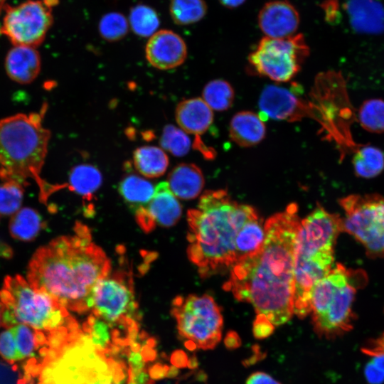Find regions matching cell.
<instances>
[{"label": "cell", "mask_w": 384, "mask_h": 384, "mask_svg": "<svg viewBox=\"0 0 384 384\" xmlns=\"http://www.w3.org/2000/svg\"><path fill=\"white\" fill-rule=\"evenodd\" d=\"M300 221L296 203L270 217L261 250L237 262L223 286L274 326L285 324L294 314V246Z\"/></svg>", "instance_id": "obj_1"}, {"label": "cell", "mask_w": 384, "mask_h": 384, "mask_svg": "<svg viewBox=\"0 0 384 384\" xmlns=\"http://www.w3.org/2000/svg\"><path fill=\"white\" fill-rule=\"evenodd\" d=\"M112 270L111 262L80 222L72 234L55 238L31 257L27 280L55 298L68 311H90L93 291Z\"/></svg>", "instance_id": "obj_2"}, {"label": "cell", "mask_w": 384, "mask_h": 384, "mask_svg": "<svg viewBox=\"0 0 384 384\" xmlns=\"http://www.w3.org/2000/svg\"><path fill=\"white\" fill-rule=\"evenodd\" d=\"M256 214L254 208L233 201L225 190H210L201 196L197 207L187 214V254L201 277L234 266L236 235Z\"/></svg>", "instance_id": "obj_3"}, {"label": "cell", "mask_w": 384, "mask_h": 384, "mask_svg": "<svg viewBox=\"0 0 384 384\" xmlns=\"http://www.w3.org/2000/svg\"><path fill=\"white\" fill-rule=\"evenodd\" d=\"M47 107L43 105L38 112L19 113L0 120V179L24 187L28 179L35 181L40 201L45 204L52 194L67 187V183H50L41 176L51 135L43 125Z\"/></svg>", "instance_id": "obj_4"}, {"label": "cell", "mask_w": 384, "mask_h": 384, "mask_svg": "<svg viewBox=\"0 0 384 384\" xmlns=\"http://www.w3.org/2000/svg\"><path fill=\"white\" fill-rule=\"evenodd\" d=\"M343 231L342 218L319 205L301 220L294 246L293 312L303 319L311 313L314 285L333 268L334 246Z\"/></svg>", "instance_id": "obj_5"}, {"label": "cell", "mask_w": 384, "mask_h": 384, "mask_svg": "<svg viewBox=\"0 0 384 384\" xmlns=\"http://www.w3.org/2000/svg\"><path fill=\"white\" fill-rule=\"evenodd\" d=\"M366 282L363 271L348 270L337 264L314 285L310 295L311 313L314 331L318 336L335 339L353 329L356 289Z\"/></svg>", "instance_id": "obj_6"}, {"label": "cell", "mask_w": 384, "mask_h": 384, "mask_svg": "<svg viewBox=\"0 0 384 384\" xmlns=\"http://www.w3.org/2000/svg\"><path fill=\"white\" fill-rule=\"evenodd\" d=\"M0 301L5 306L1 326L8 329L23 324L48 332L75 320L55 298L18 274L5 278Z\"/></svg>", "instance_id": "obj_7"}, {"label": "cell", "mask_w": 384, "mask_h": 384, "mask_svg": "<svg viewBox=\"0 0 384 384\" xmlns=\"http://www.w3.org/2000/svg\"><path fill=\"white\" fill-rule=\"evenodd\" d=\"M171 314L178 332L189 349H213L220 342L223 315L211 296H178L172 302Z\"/></svg>", "instance_id": "obj_8"}, {"label": "cell", "mask_w": 384, "mask_h": 384, "mask_svg": "<svg viewBox=\"0 0 384 384\" xmlns=\"http://www.w3.org/2000/svg\"><path fill=\"white\" fill-rule=\"evenodd\" d=\"M90 311L111 329H138V304L131 272L124 269L111 270L102 279L93 291Z\"/></svg>", "instance_id": "obj_9"}, {"label": "cell", "mask_w": 384, "mask_h": 384, "mask_svg": "<svg viewBox=\"0 0 384 384\" xmlns=\"http://www.w3.org/2000/svg\"><path fill=\"white\" fill-rule=\"evenodd\" d=\"M309 53L302 33L284 38L265 36L249 54L248 63L255 74L285 82L298 74Z\"/></svg>", "instance_id": "obj_10"}, {"label": "cell", "mask_w": 384, "mask_h": 384, "mask_svg": "<svg viewBox=\"0 0 384 384\" xmlns=\"http://www.w3.org/2000/svg\"><path fill=\"white\" fill-rule=\"evenodd\" d=\"M344 211L343 231L365 247L371 258L384 257V198L378 194H352L339 200Z\"/></svg>", "instance_id": "obj_11"}, {"label": "cell", "mask_w": 384, "mask_h": 384, "mask_svg": "<svg viewBox=\"0 0 384 384\" xmlns=\"http://www.w3.org/2000/svg\"><path fill=\"white\" fill-rule=\"evenodd\" d=\"M57 4L58 0H28L15 6L7 5L0 33L14 46H40L53 24L52 10Z\"/></svg>", "instance_id": "obj_12"}, {"label": "cell", "mask_w": 384, "mask_h": 384, "mask_svg": "<svg viewBox=\"0 0 384 384\" xmlns=\"http://www.w3.org/2000/svg\"><path fill=\"white\" fill-rule=\"evenodd\" d=\"M181 205L171 191L167 182L155 187L149 202L135 211V218L141 229L149 233L156 227H171L181 218Z\"/></svg>", "instance_id": "obj_13"}, {"label": "cell", "mask_w": 384, "mask_h": 384, "mask_svg": "<svg viewBox=\"0 0 384 384\" xmlns=\"http://www.w3.org/2000/svg\"><path fill=\"white\" fill-rule=\"evenodd\" d=\"M257 23L266 37L284 38L296 34L300 24V16L289 1L272 0L260 9Z\"/></svg>", "instance_id": "obj_14"}, {"label": "cell", "mask_w": 384, "mask_h": 384, "mask_svg": "<svg viewBox=\"0 0 384 384\" xmlns=\"http://www.w3.org/2000/svg\"><path fill=\"white\" fill-rule=\"evenodd\" d=\"M147 61L154 68L169 70L181 65L187 57V47L183 39L171 30L157 31L146 45Z\"/></svg>", "instance_id": "obj_15"}, {"label": "cell", "mask_w": 384, "mask_h": 384, "mask_svg": "<svg viewBox=\"0 0 384 384\" xmlns=\"http://www.w3.org/2000/svg\"><path fill=\"white\" fill-rule=\"evenodd\" d=\"M41 57L36 48L14 46L7 53L5 69L14 82L26 85L32 82L41 70Z\"/></svg>", "instance_id": "obj_16"}, {"label": "cell", "mask_w": 384, "mask_h": 384, "mask_svg": "<svg viewBox=\"0 0 384 384\" xmlns=\"http://www.w3.org/2000/svg\"><path fill=\"white\" fill-rule=\"evenodd\" d=\"M176 120L186 133L194 134L201 139L213 122V110L202 98L187 99L178 103L176 109Z\"/></svg>", "instance_id": "obj_17"}, {"label": "cell", "mask_w": 384, "mask_h": 384, "mask_svg": "<svg viewBox=\"0 0 384 384\" xmlns=\"http://www.w3.org/2000/svg\"><path fill=\"white\" fill-rule=\"evenodd\" d=\"M266 134L262 119L252 111L234 114L229 124V137L241 147H251L260 143Z\"/></svg>", "instance_id": "obj_18"}, {"label": "cell", "mask_w": 384, "mask_h": 384, "mask_svg": "<svg viewBox=\"0 0 384 384\" xmlns=\"http://www.w3.org/2000/svg\"><path fill=\"white\" fill-rule=\"evenodd\" d=\"M344 9L355 30L375 33L384 28L383 9L373 0H348Z\"/></svg>", "instance_id": "obj_19"}, {"label": "cell", "mask_w": 384, "mask_h": 384, "mask_svg": "<svg viewBox=\"0 0 384 384\" xmlns=\"http://www.w3.org/2000/svg\"><path fill=\"white\" fill-rule=\"evenodd\" d=\"M204 182V176L198 166L193 164L183 163L171 170L167 183L176 198L190 200L201 193Z\"/></svg>", "instance_id": "obj_20"}, {"label": "cell", "mask_w": 384, "mask_h": 384, "mask_svg": "<svg viewBox=\"0 0 384 384\" xmlns=\"http://www.w3.org/2000/svg\"><path fill=\"white\" fill-rule=\"evenodd\" d=\"M265 236V226L258 215L249 218L240 228L235 238V264L256 255L263 245Z\"/></svg>", "instance_id": "obj_21"}, {"label": "cell", "mask_w": 384, "mask_h": 384, "mask_svg": "<svg viewBox=\"0 0 384 384\" xmlns=\"http://www.w3.org/2000/svg\"><path fill=\"white\" fill-rule=\"evenodd\" d=\"M136 169L147 178L162 176L169 166V159L162 149L154 146L137 148L133 154Z\"/></svg>", "instance_id": "obj_22"}, {"label": "cell", "mask_w": 384, "mask_h": 384, "mask_svg": "<svg viewBox=\"0 0 384 384\" xmlns=\"http://www.w3.org/2000/svg\"><path fill=\"white\" fill-rule=\"evenodd\" d=\"M119 192L135 212L149 202L154 196L155 188L148 180L135 174H129L120 181Z\"/></svg>", "instance_id": "obj_23"}, {"label": "cell", "mask_w": 384, "mask_h": 384, "mask_svg": "<svg viewBox=\"0 0 384 384\" xmlns=\"http://www.w3.org/2000/svg\"><path fill=\"white\" fill-rule=\"evenodd\" d=\"M102 181V174L95 166L87 164H79L71 169L67 187L90 200L101 186Z\"/></svg>", "instance_id": "obj_24"}, {"label": "cell", "mask_w": 384, "mask_h": 384, "mask_svg": "<svg viewBox=\"0 0 384 384\" xmlns=\"http://www.w3.org/2000/svg\"><path fill=\"white\" fill-rule=\"evenodd\" d=\"M43 223L38 213L31 208L19 209L11 217L9 232L11 236L21 241L34 240L43 228Z\"/></svg>", "instance_id": "obj_25"}, {"label": "cell", "mask_w": 384, "mask_h": 384, "mask_svg": "<svg viewBox=\"0 0 384 384\" xmlns=\"http://www.w3.org/2000/svg\"><path fill=\"white\" fill-rule=\"evenodd\" d=\"M355 174L361 178H370L384 169V154L378 148L370 145L358 147L353 158Z\"/></svg>", "instance_id": "obj_26"}, {"label": "cell", "mask_w": 384, "mask_h": 384, "mask_svg": "<svg viewBox=\"0 0 384 384\" xmlns=\"http://www.w3.org/2000/svg\"><path fill=\"white\" fill-rule=\"evenodd\" d=\"M202 95V99L212 110L223 112L231 107L235 92L228 81L215 79L205 85Z\"/></svg>", "instance_id": "obj_27"}, {"label": "cell", "mask_w": 384, "mask_h": 384, "mask_svg": "<svg viewBox=\"0 0 384 384\" xmlns=\"http://www.w3.org/2000/svg\"><path fill=\"white\" fill-rule=\"evenodd\" d=\"M208 6L204 0H171L170 15L174 22L185 26L201 21L206 14Z\"/></svg>", "instance_id": "obj_28"}, {"label": "cell", "mask_w": 384, "mask_h": 384, "mask_svg": "<svg viewBox=\"0 0 384 384\" xmlns=\"http://www.w3.org/2000/svg\"><path fill=\"white\" fill-rule=\"evenodd\" d=\"M128 22L132 31L141 37L151 36L160 23L155 10L144 4H138L130 10Z\"/></svg>", "instance_id": "obj_29"}, {"label": "cell", "mask_w": 384, "mask_h": 384, "mask_svg": "<svg viewBox=\"0 0 384 384\" xmlns=\"http://www.w3.org/2000/svg\"><path fill=\"white\" fill-rule=\"evenodd\" d=\"M358 122L372 133L384 132V100L371 99L363 102L358 110Z\"/></svg>", "instance_id": "obj_30"}, {"label": "cell", "mask_w": 384, "mask_h": 384, "mask_svg": "<svg viewBox=\"0 0 384 384\" xmlns=\"http://www.w3.org/2000/svg\"><path fill=\"white\" fill-rule=\"evenodd\" d=\"M161 146L175 156L186 155L191 147V140L181 129L172 124L166 125L160 138Z\"/></svg>", "instance_id": "obj_31"}, {"label": "cell", "mask_w": 384, "mask_h": 384, "mask_svg": "<svg viewBox=\"0 0 384 384\" xmlns=\"http://www.w3.org/2000/svg\"><path fill=\"white\" fill-rule=\"evenodd\" d=\"M24 186L13 181L0 183V215H14L21 206Z\"/></svg>", "instance_id": "obj_32"}, {"label": "cell", "mask_w": 384, "mask_h": 384, "mask_svg": "<svg viewBox=\"0 0 384 384\" xmlns=\"http://www.w3.org/2000/svg\"><path fill=\"white\" fill-rule=\"evenodd\" d=\"M128 19L120 13L105 14L99 22V32L108 41H117L124 38L129 30Z\"/></svg>", "instance_id": "obj_33"}, {"label": "cell", "mask_w": 384, "mask_h": 384, "mask_svg": "<svg viewBox=\"0 0 384 384\" xmlns=\"http://www.w3.org/2000/svg\"><path fill=\"white\" fill-rule=\"evenodd\" d=\"M14 334L17 350L18 360L34 357V332L30 326L18 324L10 329Z\"/></svg>", "instance_id": "obj_34"}, {"label": "cell", "mask_w": 384, "mask_h": 384, "mask_svg": "<svg viewBox=\"0 0 384 384\" xmlns=\"http://www.w3.org/2000/svg\"><path fill=\"white\" fill-rule=\"evenodd\" d=\"M0 355L9 364L18 360L16 342L10 329L0 334Z\"/></svg>", "instance_id": "obj_35"}, {"label": "cell", "mask_w": 384, "mask_h": 384, "mask_svg": "<svg viewBox=\"0 0 384 384\" xmlns=\"http://www.w3.org/2000/svg\"><path fill=\"white\" fill-rule=\"evenodd\" d=\"M274 331V325L267 318L261 314H257L252 325L253 336L257 339H265L269 337Z\"/></svg>", "instance_id": "obj_36"}, {"label": "cell", "mask_w": 384, "mask_h": 384, "mask_svg": "<svg viewBox=\"0 0 384 384\" xmlns=\"http://www.w3.org/2000/svg\"><path fill=\"white\" fill-rule=\"evenodd\" d=\"M320 7L324 14V20L329 23H334L338 20L339 4L337 0H324Z\"/></svg>", "instance_id": "obj_37"}, {"label": "cell", "mask_w": 384, "mask_h": 384, "mask_svg": "<svg viewBox=\"0 0 384 384\" xmlns=\"http://www.w3.org/2000/svg\"><path fill=\"white\" fill-rule=\"evenodd\" d=\"M361 351L372 358L371 361L380 370L384 372V351L366 343Z\"/></svg>", "instance_id": "obj_38"}, {"label": "cell", "mask_w": 384, "mask_h": 384, "mask_svg": "<svg viewBox=\"0 0 384 384\" xmlns=\"http://www.w3.org/2000/svg\"><path fill=\"white\" fill-rule=\"evenodd\" d=\"M365 376L370 384H381L384 382V372L376 367L372 361L365 367Z\"/></svg>", "instance_id": "obj_39"}, {"label": "cell", "mask_w": 384, "mask_h": 384, "mask_svg": "<svg viewBox=\"0 0 384 384\" xmlns=\"http://www.w3.org/2000/svg\"><path fill=\"white\" fill-rule=\"evenodd\" d=\"M245 384H281L264 372H255L246 380Z\"/></svg>", "instance_id": "obj_40"}, {"label": "cell", "mask_w": 384, "mask_h": 384, "mask_svg": "<svg viewBox=\"0 0 384 384\" xmlns=\"http://www.w3.org/2000/svg\"><path fill=\"white\" fill-rule=\"evenodd\" d=\"M127 384H151L147 373L142 370L139 372H129Z\"/></svg>", "instance_id": "obj_41"}, {"label": "cell", "mask_w": 384, "mask_h": 384, "mask_svg": "<svg viewBox=\"0 0 384 384\" xmlns=\"http://www.w3.org/2000/svg\"><path fill=\"white\" fill-rule=\"evenodd\" d=\"M224 343L228 350H234L239 348L242 342L238 333L235 331H229L225 336Z\"/></svg>", "instance_id": "obj_42"}, {"label": "cell", "mask_w": 384, "mask_h": 384, "mask_svg": "<svg viewBox=\"0 0 384 384\" xmlns=\"http://www.w3.org/2000/svg\"><path fill=\"white\" fill-rule=\"evenodd\" d=\"M34 343L35 349H38L40 346H48L47 337L43 331L34 330Z\"/></svg>", "instance_id": "obj_43"}, {"label": "cell", "mask_w": 384, "mask_h": 384, "mask_svg": "<svg viewBox=\"0 0 384 384\" xmlns=\"http://www.w3.org/2000/svg\"><path fill=\"white\" fill-rule=\"evenodd\" d=\"M252 350L254 351L252 356L246 359L243 363L244 366H245L255 363L257 361L261 360L263 356H265L262 352L260 351L259 346H254Z\"/></svg>", "instance_id": "obj_44"}, {"label": "cell", "mask_w": 384, "mask_h": 384, "mask_svg": "<svg viewBox=\"0 0 384 384\" xmlns=\"http://www.w3.org/2000/svg\"><path fill=\"white\" fill-rule=\"evenodd\" d=\"M219 2L228 9H235L241 6L246 0H218Z\"/></svg>", "instance_id": "obj_45"}, {"label": "cell", "mask_w": 384, "mask_h": 384, "mask_svg": "<svg viewBox=\"0 0 384 384\" xmlns=\"http://www.w3.org/2000/svg\"><path fill=\"white\" fill-rule=\"evenodd\" d=\"M367 343L384 351V333L375 339L369 340Z\"/></svg>", "instance_id": "obj_46"}, {"label": "cell", "mask_w": 384, "mask_h": 384, "mask_svg": "<svg viewBox=\"0 0 384 384\" xmlns=\"http://www.w3.org/2000/svg\"><path fill=\"white\" fill-rule=\"evenodd\" d=\"M43 369V366L41 363L36 364L31 367L30 373L33 377H37L40 375L41 371Z\"/></svg>", "instance_id": "obj_47"}, {"label": "cell", "mask_w": 384, "mask_h": 384, "mask_svg": "<svg viewBox=\"0 0 384 384\" xmlns=\"http://www.w3.org/2000/svg\"><path fill=\"white\" fill-rule=\"evenodd\" d=\"M48 350H49V348L47 346H42L38 350L39 356L42 358V360L47 356Z\"/></svg>", "instance_id": "obj_48"}, {"label": "cell", "mask_w": 384, "mask_h": 384, "mask_svg": "<svg viewBox=\"0 0 384 384\" xmlns=\"http://www.w3.org/2000/svg\"><path fill=\"white\" fill-rule=\"evenodd\" d=\"M25 363L28 366H34L37 364V359L35 357H31Z\"/></svg>", "instance_id": "obj_49"}, {"label": "cell", "mask_w": 384, "mask_h": 384, "mask_svg": "<svg viewBox=\"0 0 384 384\" xmlns=\"http://www.w3.org/2000/svg\"><path fill=\"white\" fill-rule=\"evenodd\" d=\"M4 310H5V306L0 301V326H1L2 316H3V314H4Z\"/></svg>", "instance_id": "obj_50"}, {"label": "cell", "mask_w": 384, "mask_h": 384, "mask_svg": "<svg viewBox=\"0 0 384 384\" xmlns=\"http://www.w3.org/2000/svg\"><path fill=\"white\" fill-rule=\"evenodd\" d=\"M31 373H23V378L26 380V381L27 383H29L32 379H31Z\"/></svg>", "instance_id": "obj_51"}, {"label": "cell", "mask_w": 384, "mask_h": 384, "mask_svg": "<svg viewBox=\"0 0 384 384\" xmlns=\"http://www.w3.org/2000/svg\"><path fill=\"white\" fill-rule=\"evenodd\" d=\"M27 382L23 378H18L16 381V384H26Z\"/></svg>", "instance_id": "obj_52"}, {"label": "cell", "mask_w": 384, "mask_h": 384, "mask_svg": "<svg viewBox=\"0 0 384 384\" xmlns=\"http://www.w3.org/2000/svg\"><path fill=\"white\" fill-rule=\"evenodd\" d=\"M18 366L16 364H14L12 366H11V370L14 371V372H16L18 370Z\"/></svg>", "instance_id": "obj_53"}, {"label": "cell", "mask_w": 384, "mask_h": 384, "mask_svg": "<svg viewBox=\"0 0 384 384\" xmlns=\"http://www.w3.org/2000/svg\"><path fill=\"white\" fill-rule=\"evenodd\" d=\"M28 384H34V380L32 379L29 383H28Z\"/></svg>", "instance_id": "obj_54"}, {"label": "cell", "mask_w": 384, "mask_h": 384, "mask_svg": "<svg viewBox=\"0 0 384 384\" xmlns=\"http://www.w3.org/2000/svg\"><path fill=\"white\" fill-rule=\"evenodd\" d=\"M108 384H117V383H108Z\"/></svg>", "instance_id": "obj_55"}]
</instances>
